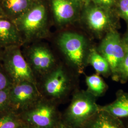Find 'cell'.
Here are the masks:
<instances>
[{
	"label": "cell",
	"instance_id": "cell-1",
	"mask_svg": "<svg viewBox=\"0 0 128 128\" xmlns=\"http://www.w3.org/2000/svg\"><path fill=\"white\" fill-rule=\"evenodd\" d=\"M74 78L62 66L55 67L43 77L40 91L42 97L58 105L66 102L74 90Z\"/></svg>",
	"mask_w": 128,
	"mask_h": 128
},
{
	"label": "cell",
	"instance_id": "cell-2",
	"mask_svg": "<svg viewBox=\"0 0 128 128\" xmlns=\"http://www.w3.org/2000/svg\"><path fill=\"white\" fill-rule=\"evenodd\" d=\"M99 110L96 97L86 90H76L62 114V120L72 128H82Z\"/></svg>",
	"mask_w": 128,
	"mask_h": 128
},
{
	"label": "cell",
	"instance_id": "cell-3",
	"mask_svg": "<svg viewBox=\"0 0 128 128\" xmlns=\"http://www.w3.org/2000/svg\"><path fill=\"white\" fill-rule=\"evenodd\" d=\"M23 43L46 37L48 34V14L45 4L39 0L26 12L12 20Z\"/></svg>",
	"mask_w": 128,
	"mask_h": 128
},
{
	"label": "cell",
	"instance_id": "cell-4",
	"mask_svg": "<svg viewBox=\"0 0 128 128\" xmlns=\"http://www.w3.org/2000/svg\"><path fill=\"white\" fill-rule=\"evenodd\" d=\"M58 104L42 97L28 110L20 114L26 124L36 128H56L62 120Z\"/></svg>",
	"mask_w": 128,
	"mask_h": 128
},
{
	"label": "cell",
	"instance_id": "cell-5",
	"mask_svg": "<svg viewBox=\"0 0 128 128\" xmlns=\"http://www.w3.org/2000/svg\"><path fill=\"white\" fill-rule=\"evenodd\" d=\"M20 45H12L4 49L2 63L14 83L28 81L38 86L35 75L24 57Z\"/></svg>",
	"mask_w": 128,
	"mask_h": 128
},
{
	"label": "cell",
	"instance_id": "cell-6",
	"mask_svg": "<svg viewBox=\"0 0 128 128\" xmlns=\"http://www.w3.org/2000/svg\"><path fill=\"white\" fill-rule=\"evenodd\" d=\"M58 45L78 73H83L86 66V42L83 36L64 32L58 37Z\"/></svg>",
	"mask_w": 128,
	"mask_h": 128
},
{
	"label": "cell",
	"instance_id": "cell-7",
	"mask_svg": "<svg viewBox=\"0 0 128 128\" xmlns=\"http://www.w3.org/2000/svg\"><path fill=\"white\" fill-rule=\"evenodd\" d=\"M42 96L38 86L30 82L14 83L10 88V111L20 114L39 101Z\"/></svg>",
	"mask_w": 128,
	"mask_h": 128
},
{
	"label": "cell",
	"instance_id": "cell-8",
	"mask_svg": "<svg viewBox=\"0 0 128 128\" xmlns=\"http://www.w3.org/2000/svg\"><path fill=\"white\" fill-rule=\"evenodd\" d=\"M98 51L108 62L112 79L116 82L119 67L126 52L122 38L116 30H112L106 34Z\"/></svg>",
	"mask_w": 128,
	"mask_h": 128
},
{
	"label": "cell",
	"instance_id": "cell-9",
	"mask_svg": "<svg viewBox=\"0 0 128 128\" xmlns=\"http://www.w3.org/2000/svg\"><path fill=\"white\" fill-rule=\"evenodd\" d=\"M82 18L88 28L98 35L105 33L106 34L112 30H116L117 21L110 10L94 4L85 7Z\"/></svg>",
	"mask_w": 128,
	"mask_h": 128
},
{
	"label": "cell",
	"instance_id": "cell-10",
	"mask_svg": "<svg viewBox=\"0 0 128 128\" xmlns=\"http://www.w3.org/2000/svg\"><path fill=\"white\" fill-rule=\"evenodd\" d=\"M28 62L34 74L42 78L55 68L54 56L45 46H33L28 51Z\"/></svg>",
	"mask_w": 128,
	"mask_h": 128
},
{
	"label": "cell",
	"instance_id": "cell-11",
	"mask_svg": "<svg viewBox=\"0 0 128 128\" xmlns=\"http://www.w3.org/2000/svg\"><path fill=\"white\" fill-rule=\"evenodd\" d=\"M50 2L55 21L60 25L74 21L83 6L78 0H50Z\"/></svg>",
	"mask_w": 128,
	"mask_h": 128
},
{
	"label": "cell",
	"instance_id": "cell-12",
	"mask_svg": "<svg viewBox=\"0 0 128 128\" xmlns=\"http://www.w3.org/2000/svg\"><path fill=\"white\" fill-rule=\"evenodd\" d=\"M99 110L113 115L128 128V92L119 90L116 93L114 101L105 105H99Z\"/></svg>",
	"mask_w": 128,
	"mask_h": 128
},
{
	"label": "cell",
	"instance_id": "cell-13",
	"mask_svg": "<svg viewBox=\"0 0 128 128\" xmlns=\"http://www.w3.org/2000/svg\"><path fill=\"white\" fill-rule=\"evenodd\" d=\"M23 43L18 30L14 22L7 17L0 18V46L5 48Z\"/></svg>",
	"mask_w": 128,
	"mask_h": 128
},
{
	"label": "cell",
	"instance_id": "cell-14",
	"mask_svg": "<svg viewBox=\"0 0 128 128\" xmlns=\"http://www.w3.org/2000/svg\"><path fill=\"white\" fill-rule=\"evenodd\" d=\"M82 128H127L120 120L103 110H99Z\"/></svg>",
	"mask_w": 128,
	"mask_h": 128
},
{
	"label": "cell",
	"instance_id": "cell-15",
	"mask_svg": "<svg viewBox=\"0 0 128 128\" xmlns=\"http://www.w3.org/2000/svg\"><path fill=\"white\" fill-rule=\"evenodd\" d=\"M39 0H0L6 16L12 20L32 8Z\"/></svg>",
	"mask_w": 128,
	"mask_h": 128
},
{
	"label": "cell",
	"instance_id": "cell-16",
	"mask_svg": "<svg viewBox=\"0 0 128 128\" xmlns=\"http://www.w3.org/2000/svg\"><path fill=\"white\" fill-rule=\"evenodd\" d=\"M87 63L96 70V73L105 77L111 76L110 66L105 58L94 48L91 49L88 56Z\"/></svg>",
	"mask_w": 128,
	"mask_h": 128
},
{
	"label": "cell",
	"instance_id": "cell-17",
	"mask_svg": "<svg viewBox=\"0 0 128 128\" xmlns=\"http://www.w3.org/2000/svg\"><path fill=\"white\" fill-rule=\"evenodd\" d=\"M86 91L96 98L103 96L108 89L107 84L98 74L86 76Z\"/></svg>",
	"mask_w": 128,
	"mask_h": 128
},
{
	"label": "cell",
	"instance_id": "cell-18",
	"mask_svg": "<svg viewBox=\"0 0 128 128\" xmlns=\"http://www.w3.org/2000/svg\"><path fill=\"white\" fill-rule=\"evenodd\" d=\"M26 124L20 115L12 111L0 115V128H18Z\"/></svg>",
	"mask_w": 128,
	"mask_h": 128
},
{
	"label": "cell",
	"instance_id": "cell-19",
	"mask_svg": "<svg viewBox=\"0 0 128 128\" xmlns=\"http://www.w3.org/2000/svg\"><path fill=\"white\" fill-rule=\"evenodd\" d=\"M125 54L119 67L116 79V82H120L122 84L128 81V46L125 45Z\"/></svg>",
	"mask_w": 128,
	"mask_h": 128
},
{
	"label": "cell",
	"instance_id": "cell-20",
	"mask_svg": "<svg viewBox=\"0 0 128 128\" xmlns=\"http://www.w3.org/2000/svg\"><path fill=\"white\" fill-rule=\"evenodd\" d=\"M10 87L0 91V115L10 111Z\"/></svg>",
	"mask_w": 128,
	"mask_h": 128
},
{
	"label": "cell",
	"instance_id": "cell-21",
	"mask_svg": "<svg viewBox=\"0 0 128 128\" xmlns=\"http://www.w3.org/2000/svg\"><path fill=\"white\" fill-rule=\"evenodd\" d=\"M14 82L5 71L2 63H0V91L10 87Z\"/></svg>",
	"mask_w": 128,
	"mask_h": 128
},
{
	"label": "cell",
	"instance_id": "cell-22",
	"mask_svg": "<svg viewBox=\"0 0 128 128\" xmlns=\"http://www.w3.org/2000/svg\"><path fill=\"white\" fill-rule=\"evenodd\" d=\"M115 5L118 16L128 25V0H116Z\"/></svg>",
	"mask_w": 128,
	"mask_h": 128
},
{
	"label": "cell",
	"instance_id": "cell-23",
	"mask_svg": "<svg viewBox=\"0 0 128 128\" xmlns=\"http://www.w3.org/2000/svg\"><path fill=\"white\" fill-rule=\"evenodd\" d=\"M91 2L96 5L110 10L115 5L116 0H91Z\"/></svg>",
	"mask_w": 128,
	"mask_h": 128
},
{
	"label": "cell",
	"instance_id": "cell-24",
	"mask_svg": "<svg viewBox=\"0 0 128 128\" xmlns=\"http://www.w3.org/2000/svg\"><path fill=\"white\" fill-rule=\"evenodd\" d=\"M56 128H73L70 126H69L68 125L66 124L65 123L61 120V121L60 122V124L56 126Z\"/></svg>",
	"mask_w": 128,
	"mask_h": 128
},
{
	"label": "cell",
	"instance_id": "cell-25",
	"mask_svg": "<svg viewBox=\"0 0 128 128\" xmlns=\"http://www.w3.org/2000/svg\"><path fill=\"white\" fill-rule=\"evenodd\" d=\"M122 40H123L124 45L127 46H128V28L127 31L126 33V34L124 38H122Z\"/></svg>",
	"mask_w": 128,
	"mask_h": 128
},
{
	"label": "cell",
	"instance_id": "cell-26",
	"mask_svg": "<svg viewBox=\"0 0 128 128\" xmlns=\"http://www.w3.org/2000/svg\"><path fill=\"white\" fill-rule=\"evenodd\" d=\"M78 0L80 3H81L83 6H84L85 7L90 4V2H91V0Z\"/></svg>",
	"mask_w": 128,
	"mask_h": 128
},
{
	"label": "cell",
	"instance_id": "cell-27",
	"mask_svg": "<svg viewBox=\"0 0 128 128\" xmlns=\"http://www.w3.org/2000/svg\"><path fill=\"white\" fill-rule=\"evenodd\" d=\"M1 17H7L5 14L4 12V10L2 9L1 4H0V18Z\"/></svg>",
	"mask_w": 128,
	"mask_h": 128
},
{
	"label": "cell",
	"instance_id": "cell-28",
	"mask_svg": "<svg viewBox=\"0 0 128 128\" xmlns=\"http://www.w3.org/2000/svg\"><path fill=\"white\" fill-rule=\"evenodd\" d=\"M4 49V48H2L0 46V63H2V61Z\"/></svg>",
	"mask_w": 128,
	"mask_h": 128
},
{
	"label": "cell",
	"instance_id": "cell-29",
	"mask_svg": "<svg viewBox=\"0 0 128 128\" xmlns=\"http://www.w3.org/2000/svg\"><path fill=\"white\" fill-rule=\"evenodd\" d=\"M18 128H36L34 127H32V126H30L29 125H28V124H24L22 126H20V127H19Z\"/></svg>",
	"mask_w": 128,
	"mask_h": 128
}]
</instances>
